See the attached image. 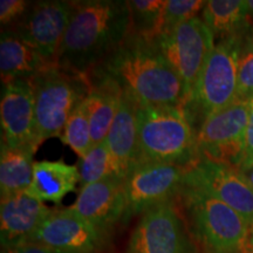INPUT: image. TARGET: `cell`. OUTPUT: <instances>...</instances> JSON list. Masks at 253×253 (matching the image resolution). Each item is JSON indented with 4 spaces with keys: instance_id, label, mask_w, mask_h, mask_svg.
<instances>
[{
    "instance_id": "obj_1",
    "label": "cell",
    "mask_w": 253,
    "mask_h": 253,
    "mask_svg": "<svg viewBox=\"0 0 253 253\" xmlns=\"http://www.w3.org/2000/svg\"><path fill=\"white\" fill-rule=\"evenodd\" d=\"M131 33L125 0L72 1V14L56 58L59 67L88 77Z\"/></svg>"
},
{
    "instance_id": "obj_2",
    "label": "cell",
    "mask_w": 253,
    "mask_h": 253,
    "mask_svg": "<svg viewBox=\"0 0 253 253\" xmlns=\"http://www.w3.org/2000/svg\"><path fill=\"white\" fill-rule=\"evenodd\" d=\"M93 72L112 79L141 106H184L183 81L154 45L130 34ZM91 72V73H93Z\"/></svg>"
},
{
    "instance_id": "obj_3",
    "label": "cell",
    "mask_w": 253,
    "mask_h": 253,
    "mask_svg": "<svg viewBox=\"0 0 253 253\" xmlns=\"http://www.w3.org/2000/svg\"><path fill=\"white\" fill-rule=\"evenodd\" d=\"M197 158V130L182 107L140 104L137 164L189 167Z\"/></svg>"
},
{
    "instance_id": "obj_4",
    "label": "cell",
    "mask_w": 253,
    "mask_h": 253,
    "mask_svg": "<svg viewBox=\"0 0 253 253\" xmlns=\"http://www.w3.org/2000/svg\"><path fill=\"white\" fill-rule=\"evenodd\" d=\"M191 233L204 253H242L250 225L232 208L201 190L179 192Z\"/></svg>"
},
{
    "instance_id": "obj_5",
    "label": "cell",
    "mask_w": 253,
    "mask_h": 253,
    "mask_svg": "<svg viewBox=\"0 0 253 253\" xmlns=\"http://www.w3.org/2000/svg\"><path fill=\"white\" fill-rule=\"evenodd\" d=\"M36 100L39 144L61 136L69 116L89 91L88 77L66 71L58 63L31 79Z\"/></svg>"
},
{
    "instance_id": "obj_6",
    "label": "cell",
    "mask_w": 253,
    "mask_h": 253,
    "mask_svg": "<svg viewBox=\"0 0 253 253\" xmlns=\"http://www.w3.org/2000/svg\"><path fill=\"white\" fill-rule=\"evenodd\" d=\"M240 39L242 38L217 41L209 55L194 93L183 106L192 126L198 121L201 126L209 116L238 100L237 58Z\"/></svg>"
},
{
    "instance_id": "obj_7",
    "label": "cell",
    "mask_w": 253,
    "mask_h": 253,
    "mask_svg": "<svg viewBox=\"0 0 253 253\" xmlns=\"http://www.w3.org/2000/svg\"><path fill=\"white\" fill-rule=\"evenodd\" d=\"M151 45H154L183 81L186 103L194 93L202 69L216 45L212 32L203 19L195 17L160 36Z\"/></svg>"
},
{
    "instance_id": "obj_8",
    "label": "cell",
    "mask_w": 253,
    "mask_h": 253,
    "mask_svg": "<svg viewBox=\"0 0 253 253\" xmlns=\"http://www.w3.org/2000/svg\"><path fill=\"white\" fill-rule=\"evenodd\" d=\"M249 101L237 100L209 116L197 130L198 158L240 169L246 149Z\"/></svg>"
},
{
    "instance_id": "obj_9",
    "label": "cell",
    "mask_w": 253,
    "mask_h": 253,
    "mask_svg": "<svg viewBox=\"0 0 253 253\" xmlns=\"http://www.w3.org/2000/svg\"><path fill=\"white\" fill-rule=\"evenodd\" d=\"M189 167L171 163H141L123 181L126 211L123 221L172 201L184 186Z\"/></svg>"
},
{
    "instance_id": "obj_10",
    "label": "cell",
    "mask_w": 253,
    "mask_h": 253,
    "mask_svg": "<svg viewBox=\"0 0 253 253\" xmlns=\"http://www.w3.org/2000/svg\"><path fill=\"white\" fill-rule=\"evenodd\" d=\"M184 186L219 199L253 226V189L238 168L197 158L188 168Z\"/></svg>"
},
{
    "instance_id": "obj_11",
    "label": "cell",
    "mask_w": 253,
    "mask_h": 253,
    "mask_svg": "<svg viewBox=\"0 0 253 253\" xmlns=\"http://www.w3.org/2000/svg\"><path fill=\"white\" fill-rule=\"evenodd\" d=\"M181 214L172 201L142 214L129 240L128 253H194Z\"/></svg>"
},
{
    "instance_id": "obj_12",
    "label": "cell",
    "mask_w": 253,
    "mask_h": 253,
    "mask_svg": "<svg viewBox=\"0 0 253 253\" xmlns=\"http://www.w3.org/2000/svg\"><path fill=\"white\" fill-rule=\"evenodd\" d=\"M109 233L90 225L68 208L54 209L27 244H40L69 253H102Z\"/></svg>"
},
{
    "instance_id": "obj_13",
    "label": "cell",
    "mask_w": 253,
    "mask_h": 253,
    "mask_svg": "<svg viewBox=\"0 0 253 253\" xmlns=\"http://www.w3.org/2000/svg\"><path fill=\"white\" fill-rule=\"evenodd\" d=\"M71 14L72 1L42 0L33 2L17 23L15 32L40 55L56 63Z\"/></svg>"
},
{
    "instance_id": "obj_14",
    "label": "cell",
    "mask_w": 253,
    "mask_h": 253,
    "mask_svg": "<svg viewBox=\"0 0 253 253\" xmlns=\"http://www.w3.org/2000/svg\"><path fill=\"white\" fill-rule=\"evenodd\" d=\"M1 143L11 148L31 147L38 150L36 100L31 79L4 84L0 103Z\"/></svg>"
},
{
    "instance_id": "obj_15",
    "label": "cell",
    "mask_w": 253,
    "mask_h": 253,
    "mask_svg": "<svg viewBox=\"0 0 253 253\" xmlns=\"http://www.w3.org/2000/svg\"><path fill=\"white\" fill-rule=\"evenodd\" d=\"M68 209L90 225L109 233L125 217L123 181L112 177L82 186L77 201Z\"/></svg>"
},
{
    "instance_id": "obj_16",
    "label": "cell",
    "mask_w": 253,
    "mask_h": 253,
    "mask_svg": "<svg viewBox=\"0 0 253 253\" xmlns=\"http://www.w3.org/2000/svg\"><path fill=\"white\" fill-rule=\"evenodd\" d=\"M42 202L26 191L1 198L0 203V242L2 250L27 244L46 218L53 212Z\"/></svg>"
},
{
    "instance_id": "obj_17",
    "label": "cell",
    "mask_w": 253,
    "mask_h": 253,
    "mask_svg": "<svg viewBox=\"0 0 253 253\" xmlns=\"http://www.w3.org/2000/svg\"><path fill=\"white\" fill-rule=\"evenodd\" d=\"M138 108L140 103L122 90L118 114L106 138L116 177L121 181L138 163Z\"/></svg>"
},
{
    "instance_id": "obj_18",
    "label": "cell",
    "mask_w": 253,
    "mask_h": 253,
    "mask_svg": "<svg viewBox=\"0 0 253 253\" xmlns=\"http://www.w3.org/2000/svg\"><path fill=\"white\" fill-rule=\"evenodd\" d=\"M89 91L84 97V104L90 123L93 147L106 141L118 114L122 89L112 79L99 73H90Z\"/></svg>"
},
{
    "instance_id": "obj_19",
    "label": "cell",
    "mask_w": 253,
    "mask_h": 253,
    "mask_svg": "<svg viewBox=\"0 0 253 253\" xmlns=\"http://www.w3.org/2000/svg\"><path fill=\"white\" fill-rule=\"evenodd\" d=\"M55 62L40 55L21 39L15 30L5 31L0 39V73L2 82L32 79Z\"/></svg>"
},
{
    "instance_id": "obj_20",
    "label": "cell",
    "mask_w": 253,
    "mask_h": 253,
    "mask_svg": "<svg viewBox=\"0 0 253 253\" xmlns=\"http://www.w3.org/2000/svg\"><path fill=\"white\" fill-rule=\"evenodd\" d=\"M80 182L78 166L65 161H39L34 162L32 183L26 192L38 201L60 204Z\"/></svg>"
},
{
    "instance_id": "obj_21",
    "label": "cell",
    "mask_w": 253,
    "mask_h": 253,
    "mask_svg": "<svg viewBox=\"0 0 253 253\" xmlns=\"http://www.w3.org/2000/svg\"><path fill=\"white\" fill-rule=\"evenodd\" d=\"M202 19L218 41L243 38L253 30L246 0H209Z\"/></svg>"
},
{
    "instance_id": "obj_22",
    "label": "cell",
    "mask_w": 253,
    "mask_h": 253,
    "mask_svg": "<svg viewBox=\"0 0 253 253\" xmlns=\"http://www.w3.org/2000/svg\"><path fill=\"white\" fill-rule=\"evenodd\" d=\"M31 147L11 148L1 143L0 153V195L1 198L25 192L33 177V156Z\"/></svg>"
},
{
    "instance_id": "obj_23",
    "label": "cell",
    "mask_w": 253,
    "mask_h": 253,
    "mask_svg": "<svg viewBox=\"0 0 253 253\" xmlns=\"http://www.w3.org/2000/svg\"><path fill=\"white\" fill-rule=\"evenodd\" d=\"M131 33L147 42L153 43L160 36V26L166 0H131Z\"/></svg>"
},
{
    "instance_id": "obj_24",
    "label": "cell",
    "mask_w": 253,
    "mask_h": 253,
    "mask_svg": "<svg viewBox=\"0 0 253 253\" xmlns=\"http://www.w3.org/2000/svg\"><path fill=\"white\" fill-rule=\"evenodd\" d=\"M78 168L80 172L81 188L116 177L112 155H110L106 141L94 145L86 156L80 158Z\"/></svg>"
},
{
    "instance_id": "obj_25",
    "label": "cell",
    "mask_w": 253,
    "mask_h": 253,
    "mask_svg": "<svg viewBox=\"0 0 253 253\" xmlns=\"http://www.w3.org/2000/svg\"><path fill=\"white\" fill-rule=\"evenodd\" d=\"M60 140L63 144L71 147L80 158L86 156L88 151L93 148L90 123L84 99L73 110L60 136Z\"/></svg>"
},
{
    "instance_id": "obj_26",
    "label": "cell",
    "mask_w": 253,
    "mask_h": 253,
    "mask_svg": "<svg viewBox=\"0 0 253 253\" xmlns=\"http://www.w3.org/2000/svg\"><path fill=\"white\" fill-rule=\"evenodd\" d=\"M237 94L238 100L253 97V30L239 41L237 58Z\"/></svg>"
},
{
    "instance_id": "obj_27",
    "label": "cell",
    "mask_w": 253,
    "mask_h": 253,
    "mask_svg": "<svg viewBox=\"0 0 253 253\" xmlns=\"http://www.w3.org/2000/svg\"><path fill=\"white\" fill-rule=\"evenodd\" d=\"M205 4L207 1L203 0H166L161 20L160 36L173 30L190 19L198 17L199 12L204 9Z\"/></svg>"
},
{
    "instance_id": "obj_28",
    "label": "cell",
    "mask_w": 253,
    "mask_h": 253,
    "mask_svg": "<svg viewBox=\"0 0 253 253\" xmlns=\"http://www.w3.org/2000/svg\"><path fill=\"white\" fill-rule=\"evenodd\" d=\"M32 2L26 0H1L0 1V23L7 26L24 17Z\"/></svg>"
},
{
    "instance_id": "obj_29",
    "label": "cell",
    "mask_w": 253,
    "mask_h": 253,
    "mask_svg": "<svg viewBox=\"0 0 253 253\" xmlns=\"http://www.w3.org/2000/svg\"><path fill=\"white\" fill-rule=\"evenodd\" d=\"M253 163V97L249 100V116L246 126V149L243 167H248Z\"/></svg>"
},
{
    "instance_id": "obj_30",
    "label": "cell",
    "mask_w": 253,
    "mask_h": 253,
    "mask_svg": "<svg viewBox=\"0 0 253 253\" xmlns=\"http://www.w3.org/2000/svg\"><path fill=\"white\" fill-rule=\"evenodd\" d=\"M1 253H69L65 251H60L52 248L40 244H25L19 248L11 249V250H2Z\"/></svg>"
},
{
    "instance_id": "obj_31",
    "label": "cell",
    "mask_w": 253,
    "mask_h": 253,
    "mask_svg": "<svg viewBox=\"0 0 253 253\" xmlns=\"http://www.w3.org/2000/svg\"><path fill=\"white\" fill-rule=\"evenodd\" d=\"M239 170L240 172L243 173V176L246 178V181L249 182V184L251 185V188L253 189V163L250 164L248 167L240 168Z\"/></svg>"
},
{
    "instance_id": "obj_32",
    "label": "cell",
    "mask_w": 253,
    "mask_h": 253,
    "mask_svg": "<svg viewBox=\"0 0 253 253\" xmlns=\"http://www.w3.org/2000/svg\"><path fill=\"white\" fill-rule=\"evenodd\" d=\"M242 253H253V226L250 227L249 236L245 240L244 246H243Z\"/></svg>"
},
{
    "instance_id": "obj_33",
    "label": "cell",
    "mask_w": 253,
    "mask_h": 253,
    "mask_svg": "<svg viewBox=\"0 0 253 253\" xmlns=\"http://www.w3.org/2000/svg\"><path fill=\"white\" fill-rule=\"evenodd\" d=\"M246 5H248L250 20H251L252 26H253V0H246Z\"/></svg>"
}]
</instances>
